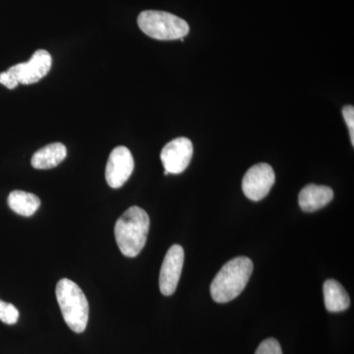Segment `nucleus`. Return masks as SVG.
<instances>
[{
	"label": "nucleus",
	"instance_id": "f257e3e1",
	"mask_svg": "<svg viewBox=\"0 0 354 354\" xmlns=\"http://www.w3.org/2000/svg\"><path fill=\"white\" fill-rule=\"evenodd\" d=\"M150 228V218L140 207L132 206L118 218L114 227L116 243L127 257L138 256L145 246Z\"/></svg>",
	"mask_w": 354,
	"mask_h": 354
},
{
	"label": "nucleus",
	"instance_id": "f03ea898",
	"mask_svg": "<svg viewBox=\"0 0 354 354\" xmlns=\"http://www.w3.org/2000/svg\"><path fill=\"white\" fill-rule=\"evenodd\" d=\"M253 272L252 261L236 257L223 266L212 281V298L218 304H227L235 299L246 288Z\"/></svg>",
	"mask_w": 354,
	"mask_h": 354
},
{
	"label": "nucleus",
	"instance_id": "7ed1b4c3",
	"mask_svg": "<svg viewBox=\"0 0 354 354\" xmlns=\"http://www.w3.org/2000/svg\"><path fill=\"white\" fill-rule=\"evenodd\" d=\"M55 295L65 323L77 334L83 333L88 320V304L83 290L74 281L62 279L57 283Z\"/></svg>",
	"mask_w": 354,
	"mask_h": 354
},
{
	"label": "nucleus",
	"instance_id": "20e7f679",
	"mask_svg": "<svg viewBox=\"0 0 354 354\" xmlns=\"http://www.w3.org/2000/svg\"><path fill=\"white\" fill-rule=\"evenodd\" d=\"M137 21L144 34L158 41L183 39L189 32V25L185 20L165 11H143Z\"/></svg>",
	"mask_w": 354,
	"mask_h": 354
},
{
	"label": "nucleus",
	"instance_id": "39448f33",
	"mask_svg": "<svg viewBox=\"0 0 354 354\" xmlns=\"http://www.w3.org/2000/svg\"><path fill=\"white\" fill-rule=\"evenodd\" d=\"M53 58L48 51L37 50L32 55L31 59L23 64H16L6 70L14 80L23 85H31L39 82V80L48 75L50 71Z\"/></svg>",
	"mask_w": 354,
	"mask_h": 354
},
{
	"label": "nucleus",
	"instance_id": "423d86ee",
	"mask_svg": "<svg viewBox=\"0 0 354 354\" xmlns=\"http://www.w3.org/2000/svg\"><path fill=\"white\" fill-rule=\"evenodd\" d=\"M274 180L276 176L271 165L261 162L246 171L242 180V190L248 199L260 201L269 194Z\"/></svg>",
	"mask_w": 354,
	"mask_h": 354
},
{
	"label": "nucleus",
	"instance_id": "0eeeda50",
	"mask_svg": "<svg viewBox=\"0 0 354 354\" xmlns=\"http://www.w3.org/2000/svg\"><path fill=\"white\" fill-rule=\"evenodd\" d=\"M193 144L185 137L167 143L160 152V160L167 174H179L185 171L193 157Z\"/></svg>",
	"mask_w": 354,
	"mask_h": 354
},
{
	"label": "nucleus",
	"instance_id": "6e6552de",
	"mask_svg": "<svg viewBox=\"0 0 354 354\" xmlns=\"http://www.w3.org/2000/svg\"><path fill=\"white\" fill-rule=\"evenodd\" d=\"M134 171V158L129 149L120 146L109 155L106 167V179L113 189L122 187Z\"/></svg>",
	"mask_w": 354,
	"mask_h": 354
},
{
	"label": "nucleus",
	"instance_id": "1a4fd4ad",
	"mask_svg": "<svg viewBox=\"0 0 354 354\" xmlns=\"http://www.w3.org/2000/svg\"><path fill=\"white\" fill-rule=\"evenodd\" d=\"M184 264L183 246L174 244L165 254L160 272V290L165 297L176 292Z\"/></svg>",
	"mask_w": 354,
	"mask_h": 354
},
{
	"label": "nucleus",
	"instance_id": "9d476101",
	"mask_svg": "<svg viewBox=\"0 0 354 354\" xmlns=\"http://www.w3.org/2000/svg\"><path fill=\"white\" fill-rule=\"evenodd\" d=\"M334 198V191L325 185L309 184L300 191L298 203L306 213H313L327 206Z\"/></svg>",
	"mask_w": 354,
	"mask_h": 354
},
{
	"label": "nucleus",
	"instance_id": "9b49d317",
	"mask_svg": "<svg viewBox=\"0 0 354 354\" xmlns=\"http://www.w3.org/2000/svg\"><path fill=\"white\" fill-rule=\"evenodd\" d=\"M66 156V147L64 144H50L34 153L31 160L32 167L36 169H53L62 164Z\"/></svg>",
	"mask_w": 354,
	"mask_h": 354
},
{
	"label": "nucleus",
	"instance_id": "f8f14e48",
	"mask_svg": "<svg viewBox=\"0 0 354 354\" xmlns=\"http://www.w3.org/2000/svg\"><path fill=\"white\" fill-rule=\"evenodd\" d=\"M326 309L333 313L342 312L351 305V298L346 288L335 279H328L323 286Z\"/></svg>",
	"mask_w": 354,
	"mask_h": 354
},
{
	"label": "nucleus",
	"instance_id": "ddd939ff",
	"mask_svg": "<svg viewBox=\"0 0 354 354\" xmlns=\"http://www.w3.org/2000/svg\"><path fill=\"white\" fill-rule=\"evenodd\" d=\"M7 202L13 212L23 216L34 215L41 206V200L37 195L21 190L12 191Z\"/></svg>",
	"mask_w": 354,
	"mask_h": 354
},
{
	"label": "nucleus",
	"instance_id": "4468645a",
	"mask_svg": "<svg viewBox=\"0 0 354 354\" xmlns=\"http://www.w3.org/2000/svg\"><path fill=\"white\" fill-rule=\"evenodd\" d=\"M19 319V311L12 304L0 299V321L7 325H14Z\"/></svg>",
	"mask_w": 354,
	"mask_h": 354
},
{
	"label": "nucleus",
	"instance_id": "2eb2a0df",
	"mask_svg": "<svg viewBox=\"0 0 354 354\" xmlns=\"http://www.w3.org/2000/svg\"><path fill=\"white\" fill-rule=\"evenodd\" d=\"M255 354H283V351L279 342L274 337H270L261 342Z\"/></svg>",
	"mask_w": 354,
	"mask_h": 354
},
{
	"label": "nucleus",
	"instance_id": "dca6fc26",
	"mask_svg": "<svg viewBox=\"0 0 354 354\" xmlns=\"http://www.w3.org/2000/svg\"><path fill=\"white\" fill-rule=\"evenodd\" d=\"M342 115L348 125L351 145L354 146V108L353 106H346L342 109Z\"/></svg>",
	"mask_w": 354,
	"mask_h": 354
},
{
	"label": "nucleus",
	"instance_id": "f3484780",
	"mask_svg": "<svg viewBox=\"0 0 354 354\" xmlns=\"http://www.w3.org/2000/svg\"><path fill=\"white\" fill-rule=\"evenodd\" d=\"M0 84H2V85L6 86L7 88H10V90H12V88H15L17 87L19 84L16 82L15 80L9 75L7 72H2V73H0Z\"/></svg>",
	"mask_w": 354,
	"mask_h": 354
}]
</instances>
